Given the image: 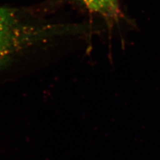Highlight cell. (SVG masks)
Returning a JSON list of instances; mask_svg holds the SVG:
<instances>
[{
  "instance_id": "6da1fadb",
  "label": "cell",
  "mask_w": 160,
  "mask_h": 160,
  "mask_svg": "<svg viewBox=\"0 0 160 160\" xmlns=\"http://www.w3.org/2000/svg\"><path fill=\"white\" fill-rule=\"evenodd\" d=\"M77 33V27L33 22L16 9L0 7V69L39 43Z\"/></svg>"
},
{
  "instance_id": "7a4b0ae2",
  "label": "cell",
  "mask_w": 160,
  "mask_h": 160,
  "mask_svg": "<svg viewBox=\"0 0 160 160\" xmlns=\"http://www.w3.org/2000/svg\"><path fill=\"white\" fill-rule=\"evenodd\" d=\"M89 11L98 13L108 21H116L121 17L118 0H76Z\"/></svg>"
}]
</instances>
